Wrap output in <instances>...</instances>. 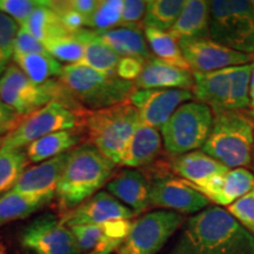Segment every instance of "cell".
Returning a JSON list of instances; mask_svg holds the SVG:
<instances>
[{"mask_svg":"<svg viewBox=\"0 0 254 254\" xmlns=\"http://www.w3.org/2000/svg\"><path fill=\"white\" fill-rule=\"evenodd\" d=\"M165 254H254V237L226 209L208 206L185 219Z\"/></svg>","mask_w":254,"mask_h":254,"instance_id":"obj_1","label":"cell"},{"mask_svg":"<svg viewBox=\"0 0 254 254\" xmlns=\"http://www.w3.org/2000/svg\"><path fill=\"white\" fill-rule=\"evenodd\" d=\"M116 164L91 142L71 150L58 186L56 196L63 211L68 212L78 207L112 179Z\"/></svg>","mask_w":254,"mask_h":254,"instance_id":"obj_2","label":"cell"},{"mask_svg":"<svg viewBox=\"0 0 254 254\" xmlns=\"http://www.w3.org/2000/svg\"><path fill=\"white\" fill-rule=\"evenodd\" d=\"M254 117L244 111L213 112V126L201 151L230 168H247L252 161Z\"/></svg>","mask_w":254,"mask_h":254,"instance_id":"obj_3","label":"cell"},{"mask_svg":"<svg viewBox=\"0 0 254 254\" xmlns=\"http://www.w3.org/2000/svg\"><path fill=\"white\" fill-rule=\"evenodd\" d=\"M59 81L73 99L88 111L122 104L129 100L135 91L133 81L99 72L84 64L64 66Z\"/></svg>","mask_w":254,"mask_h":254,"instance_id":"obj_4","label":"cell"},{"mask_svg":"<svg viewBox=\"0 0 254 254\" xmlns=\"http://www.w3.org/2000/svg\"><path fill=\"white\" fill-rule=\"evenodd\" d=\"M139 125V113L131 100L106 109L87 110L82 119L91 144L116 165L122 163L127 145Z\"/></svg>","mask_w":254,"mask_h":254,"instance_id":"obj_5","label":"cell"},{"mask_svg":"<svg viewBox=\"0 0 254 254\" xmlns=\"http://www.w3.org/2000/svg\"><path fill=\"white\" fill-rule=\"evenodd\" d=\"M209 39L243 53H254V8L244 0L209 1Z\"/></svg>","mask_w":254,"mask_h":254,"instance_id":"obj_6","label":"cell"},{"mask_svg":"<svg viewBox=\"0 0 254 254\" xmlns=\"http://www.w3.org/2000/svg\"><path fill=\"white\" fill-rule=\"evenodd\" d=\"M213 126V111L198 101H187L161 127L167 153L182 155L202 148Z\"/></svg>","mask_w":254,"mask_h":254,"instance_id":"obj_7","label":"cell"},{"mask_svg":"<svg viewBox=\"0 0 254 254\" xmlns=\"http://www.w3.org/2000/svg\"><path fill=\"white\" fill-rule=\"evenodd\" d=\"M65 98L72 97L59 80L36 84L15 64L8 65L0 77V99L20 117H27L52 101L65 104Z\"/></svg>","mask_w":254,"mask_h":254,"instance_id":"obj_8","label":"cell"},{"mask_svg":"<svg viewBox=\"0 0 254 254\" xmlns=\"http://www.w3.org/2000/svg\"><path fill=\"white\" fill-rule=\"evenodd\" d=\"M86 111L79 112L62 101H52L21 119L2 138L0 150H19L52 133L71 131L79 124H82Z\"/></svg>","mask_w":254,"mask_h":254,"instance_id":"obj_9","label":"cell"},{"mask_svg":"<svg viewBox=\"0 0 254 254\" xmlns=\"http://www.w3.org/2000/svg\"><path fill=\"white\" fill-rule=\"evenodd\" d=\"M185 221L183 214L167 209L148 212L133 222L117 254H158Z\"/></svg>","mask_w":254,"mask_h":254,"instance_id":"obj_10","label":"cell"},{"mask_svg":"<svg viewBox=\"0 0 254 254\" xmlns=\"http://www.w3.org/2000/svg\"><path fill=\"white\" fill-rule=\"evenodd\" d=\"M21 245L33 254H80L71 228L53 214L34 219L21 233Z\"/></svg>","mask_w":254,"mask_h":254,"instance_id":"obj_11","label":"cell"},{"mask_svg":"<svg viewBox=\"0 0 254 254\" xmlns=\"http://www.w3.org/2000/svg\"><path fill=\"white\" fill-rule=\"evenodd\" d=\"M150 206L179 214H196L208 207L209 200L186 180L161 174L151 180Z\"/></svg>","mask_w":254,"mask_h":254,"instance_id":"obj_12","label":"cell"},{"mask_svg":"<svg viewBox=\"0 0 254 254\" xmlns=\"http://www.w3.org/2000/svg\"><path fill=\"white\" fill-rule=\"evenodd\" d=\"M179 45L192 72H214L254 63V55L232 50L209 38L184 41Z\"/></svg>","mask_w":254,"mask_h":254,"instance_id":"obj_13","label":"cell"},{"mask_svg":"<svg viewBox=\"0 0 254 254\" xmlns=\"http://www.w3.org/2000/svg\"><path fill=\"white\" fill-rule=\"evenodd\" d=\"M190 91L170 88V90H135L131 103L139 113L140 123L144 125L161 128L172 117L179 106L193 99Z\"/></svg>","mask_w":254,"mask_h":254,"instance_id":"obj_14","label":"cell"},{"mask_svg":"<svg viewBox=\"0 0 254 254\" xmlns=\"http://www.w3.org/2000/svg\"><path fill=\"white\" fill-rule=\"evenodd\" d=\"M134 212L107 190H99L78 207L66 212L62 221L67 227L99 225L116 220H131Z\"/></svg>","mask_w":254,"mask_h":254,"instance_id":"obj_15","label":"cell"},{"mask_svg":"<svg viewBox=\"0 0 254 254\" xmlns=\"http://www.w3.org/2000/svg\"><path fill=\"white\" fill-rule=\"evenodd\" d=\"M131 220H116L99 225L71 227L80 253L112 254L118 251L131 232Z\"/></svg>","mask_w":254,"mask_h":254,"instance_id":"obj_16","label":"cell"},{"mask_svg":"<svg viewBox=\"0 0 254 254\" xmlns=\"http://www.w3.org/2000/svg\"><path fill=\"white\" fill-rule=\"evenodd\" d=\"M190 185L209 201L214 202L215 206L228 207L254 190V174L244 167L232 168L227 172L208 178L198 185Z\"/></svg>","mask_w":254,"mask_h":254,"instance_id":"obj_17","label":"cell"},{"mask_svg":"<svg viewBox=\"0 0 254 254\" xmlns=\"http://www.w3.org/2000/svg\"><path fill=\"white\" fill-rule=\"evenodd\" d=\"M69 154L71 151L26 168L11 190L21 194L56 196L57 186L67 165Z\"/></svg>","mask_w":254,"mask_h":254,"instance_id":"obj_18","label":"cell"},{"mask_svg":"<svg viewBox=\"0 0 254 254\" xmlns=\"http://www.w3.org/2000/svg\"><path fill=\"white\" fill-rule=\"evenodd\" d=\"M107 192L131 208L134 214L150 207L151 179L140 170L126 168L107 183Z\"/></svg>","mask_w":254,"mask_h":254,"instance_id":"obj_19","label":"cell"},{"mask_svg":"<svg viewBox=\"0 0 254 254\" xmlns=\"http://www.w3.org/2000/svg\"><path fill=\"white\" fill-rule=\"evenodd\" d=\"M135 90H186L192 92L194 78L192 71L178 68L152 56L134 81Z\"/></svg>","mask_w":254,"mask_h":254,"instance_id":"obj_20","label":"cell"},{"mask_svg":"<svg viewBox=\"0 0 254 254\" xmlns=\"http://www.w3.org/2000/svg\"><path fill=\"white\" fill-rule=\"evenodd\" d=\"M209 1L185 0L177 21L168 33L178 43L209 38Z\"/></svg>","mask_w":254,"mask_h":254,"instance_id":"obj_21","label":"cell"},{"mask_svg":"<svg viewBox=\"0 0 254 254\" xmlns=\"http://www.w3.org/2000/svg\"><path fill=\"white\" fill-rule=\"evenodd\" d=\"M163 147V138L154 127L140 125L136 127L127 145L120 165L128 168L145 167L154 163Z\"/></svg>","mask_w":254,"mask_h":254,"instance_id":"obj_22","label":"cell"},{"mask_svg":"<svg viewBox=\"0 0 254 254\" xmlns=\"http://www.w3.org/2000/svg\"><path fill=\"white\" fill-rule=\"evenodd\" d=\"M193 78L192 93L198 103L207 105L213 112L227 109L231 91L228 68L207 73L193 72Z\"/></svg>","mask_w":254,"mask_h":254,"instance_id":"obj_23","label":"cell"},{"mask_svg":"<svg viewBox=\"0 0 254 254\" xmlns=\"http://www.w3.org/2000/svg\"><path fill=\"white\" fill-rule=\"evenodd\" d=\"M168 165L174 173L193 185H198L208 178L230 170L214 158L199 150L177 155Z\"/></svg>","mask_w":254,"mask_h":254,"instance_id":"obj_24","label":"cell"},{"mask_svg":"<svg viewBox=\"0 0 254 254\" xmlns=\"http://www.w3.org/2000/svg\"><path fill=\"white\" fill-rule=\"evenodd\" d=\"M97 34L120 57H136L142 59H150L152 57L141 28L120 26L97 32Z\"/></svg>","mask_w":254,"mask_h":254,"instance_id":"obj_25","label":"cell"},{"mask_svg":"<svg viewBox=\"0 0 254 254\" xmlns=\"http://www.w3.org/2000/svg\"><path fill=\"white\" fill-rule=\"evenodd\" d=\"M73 34L77 36L85 45L84 60L81 64L106 74H116L122 57L107 46L100 39L97 32L90 28H82Z\"/></svg>","mask_w":254,"mask_h":254,"instance_id":"obj_26","label":"cell"},{"mask_svg":"<svg viewBox=\"0 0 254 254\" xmlns=\"http://www.w3.org/2000/svg\"><path fill=\"white\" fill-rule=\"evenodd\" d=\"M55 196L52 195H31L9 192L0 196V227L19 219L30 217L49 204Z\"/></svg>","mask_w":254,"mask_h":254,"instance_id":"obj_27","label":"cell"},{"mask_svg":"<svg viewBox=\"0 0 254 254\" xmlns=\"http://www.w3.org/2000/svg\"><path fill=\"white\" fill-rule=\"evenodd\" d=\"M80 141V135L72 131L52 133L33 141L26 147V155L30 163H43L60 154L73 150Z\"/></svg>","mask_w":254,"mask_h":254,"instance_id":"obj_28","label":"cell"},{"mask_svg":"<svg viewBox=\"0 0 254 254\" xmlns=\"http://www.w3.org/2000/svg\"><path fill=\"white\" fill-rule=\"evenodd\" d=\"M23 27L31 32L44 45L52 40L72 34L60 23L58 14L51 7V1L45 0H43V4L32 13Z\"/></svg>","mask_w":254,"mask_h":254,"instance_id":"obj_29","label":"cell"},{"mask_svg":"<svg viewBox=\"0 0 254 254\" xmlns=\"http://www.w3.org/2000/svg\"><path fill=\"white\" fill-rule=\"evenodd\" d=\"M15 65L36 84H45L60 77L62 63L56 60L49 53H33V55H13Z\"/></svg>","mask_w":254,"mask_h":254,"instance_id":"obj_30","label":"cell"},{"mask_svg":"<svg viewBox=\"0 0 254 254\" xmlns=\"http://www.w3.org/2000/svg\"><path fill=\"white\" fill-rule=\"evenodd\" d=\"M144 34L148 49L154 55L153 57L178 68L190 71L189 64L184 58L179 43L168 32L144 27Z\"/></svg>","mask_w":254,"mask_h":254,"instance_id":"obj_31","label":"cell"},{"mask_svg":"<svg viewBox=\"0 0 254 254\" xmlns=\"http://www.w3.org/2000/svg\"><path fill=\"white\" fill-rule=\"evenodd\" d=\"M185 0H150L146 1L142 26L168 32L179 17Z\"/></svg>","mask_w":254,"mask_h":254,"instance_id":"obj_32","label":"cell"},{"mask_svg":"<svg viewBox=\"0 0 254 254\" xmlns=\"http://www.w3.org/2000/svg\"><path fill=\"white\" fill-rule=\"evenodd\" d=\"M28 163L24 148L0 150V196L13 189Z\"/></svg>","mask_w":254,"mask_h":254,"instance_id":"obj_33","label":"cell"},{"mask_svg":"<svg viewBox=\"0 0 254 254\" xmlns=\"http://www.w3.org/2000/svg\"><path fill=\"white\" fill-rule=\"evenodd\" d=\"M253 71L254 63L228 68L231 91L226 110L244 111L250 107V84Z\"/></svg>","mask_w":254,"mask_h":254,"instance_id":"obj_34","label":"cell"},{"mask_svg":"<svg viewBox=\"0 0 254 254\" xmlns=\"http://www.w3.org/2000/svg\"><path fill=\"white\" fill-rule=\"evenodd\" d=\"M45 47L47 53L59 63L63 62L67 63L68 65H74V64H81L84 60V43L73 33L67 37L50 41Z\"/></svg>","mask_w":254,"mask_h":254,"instance_id":"obj_35","label":"cell"},{"mask_svg":"<svg viewBox=\"0 0 254 254\" xmlns=\"http://www.w3.org/2000/svg\"><path fill=\"white\" fill-rule=\"evenodd\" d=\"M124 0H100L97 8L88 19L90 30L101 32L116 28L120 24Z\"/></svg>","mask_w":254,"mask_h":254,"instance_id":"obj_36","label":"cell"},{"mask_svg":"<svg viewBox=\"0 0 254 254\" xmlns=\"http://www.w3.org/2000/svg\"><path fill=\"white\" fill-rule=\"evenodd\" d=\"M19 25L12 18L0 12V77L8 67V63L13 57L14 40Z\"/></svg>","mask_w":254,"mask_h":254,"instance_id":"obj_37","label":"cell"},{"mask_svg":"<svg viewBox=\"0 0 254 254\" xmlns=\"http://www.w3.org/2000/svg\"><path fill=\"white\" fill-rule=\"evenodd\" d=\"M43 0H0V12L8 15L19 26H24Z\"/></svg>","mask_w":254,"mask_h":254,"instance_id":"obj_38","label":"cell"},{"mask_svg":"<svg viewBox=\"0 0 254 254\" xmlns=\"http://www.w3.org/2000/svg\"><path fill=\"white\" fill-rule=\"evenodd\" d=\"M226 211L254 237V190L228 206Z\"/></svg>","mask_w":254,"mask_h":254,"instance_id":"obj_39","label":"cell"},{"mask_svg":"<svg viewBox=\"0 0 254 254\" xmlns=\"http://www.w3.org/2000/svg\"><path fill=\"white\" fill-rule=\"evenodd\" d=\"M145 11L146 1H142V0H124L123 13L119 26L141 28Z\"/></svg>","mask_w":254,"mask_h":254,"instance_id":"obj_40","label":"cell"},{"mask_svg":"<svg viewBox=\"0 0 254 254\" xmlns=\"http://www.w3.org/2000/svg\"><path fill=\"white\" fill-rule=\"evenodd\" d=\"M33 53H47L45 45L26 28L19 26L14 40L13 55H33Z\"/></svg>","mask_w":254,"mask_h":254,"instance_id":"obj_41","label":"cell"},{"mask_svg":"<svg viewBox=\"0 0 254 254\" xmlns=\"http://www.w3.org/2000/svg\"><path fill=\"white\" fill-rule=\"evenodd\" d=\"M146 60L147 59L136 58V57H122L116 74L124 80L134 82L140 75Z\"/></svg>","mask_w":254,"mask_h":254,"instance_id":"obj_42","label":"cell"},{"mask_svg":"<svg viewBox=\"0 0 254 254\" xmlns=\"http://www.w3.org/2000/svg\"><path fill=\"white\" fill-rule=\"evenodd\" d=\"M21 117L9 110L0 99V139L11 132L20 122Z\"/></svg>","mask_w":254,"mask_h":254,"instance_id":"obj_43","label":"cell"},{"mask_svg":"<svg viewBox=\"0 0 254 254\" xmlns=\"http://www.w3.org/2000/svg\"><path fill=\"white\" fill-rule=\"evenodd\" d=\"M66 5L81 17H84L88 23V19L97 8L98 0H69V1H66Z\"/></svg>","mask_w":254,"mask_h":254,"instance_id":"obj_44","label":"cell"},{"mask_svg":"<svg viewBox=\"0 0 254 254\" xmlns=\"http://www.w3.org/2000/svg\"><path fill=\"white\" fill-rule=\"evenodd\" d=\"M250 107L251 110H252L251 114L254 117V90L250 91Z\"/></svg>","mask_w":254,"mask_h":254,"instance_id":"obj_45","label":"cell"},{"mask_svg":"<svg viewBox=\"0 0 254 254\" xmlns=\"http://www.w3.org/2000/svg\"><path fill=\"white\" fill-rule=\"evenodd\" d=\"M254 90V71L252 73V77H251V84H250V91Z\"/></svg>","mask_w":254,"mask_h":254,"instance_id":"obj_46","label":"cell"},{"mask_svg":"<svg viewBox=\"0 0 254 254\" xmlns=\"http://www.w3.org/2000/svg\"><path fill=\"white\" fill-rule=\"evenodd\" d=\"M251 164H252V168L254 171V145H253V152H252V161H251Z\"/></svg>","mask_w":254,"mask_h":254,"instance_id":"obj_47","label":"cell"},{"mask_svg":"<svg viewBox=\"0 0 254 254\" xmlns=\"http://www.w3.org/2000/svg\"><path fill=\"white\" fill-rule=\"evenodd\" d=\"M251 5H252V7L254 8V0H252V1H251Z\"/></svg>","mask_w":254,"mask_h":254,"instance_id":"obj_48","label":"cell"},{"mask_svg":"<svg viewBox=\"0 0 254 254\" xmlns=\"http://www.w3.org/2000/svg\"><path fill=\"white\" fill-rule=\"evenodd\" d=\"M1 140H2V139H0V146H1Z\"/></svg>","mask_w":254,"mask_h":254,"instance_id":"obj_49","label":"cell"}]
</instances>
